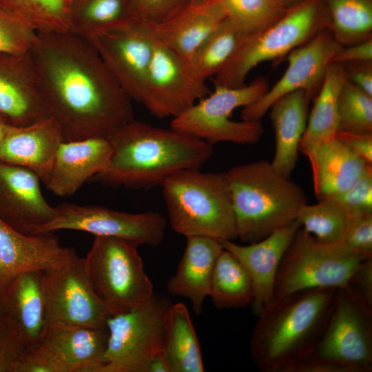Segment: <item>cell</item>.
<instances>
[{
	"instance_id": "cell-49",
	"label": "cell",
	"mask_w": 372,
	"mask_h": 372,
	"mask_svg": "<svg viewBox=\"0 0 372 372\" xmlns=\"http://www.w3.org/2000/svg\"><path fill=\"white\" fill-rule=\"evenodd\" d=\"M147 372H169L167 365L161 353L151 360Z\"/></svg>"
},
{
	"instance_id": "cell-11",
	"label": "cell",
	"mask_w": 372,
	"mask_h": 372,
	"mask_svg": "<svg viewBox=\"0 0 372 372\" xmlns=\"http://www.w3.org/2000/svg\"><path fill=\"white\" fill-rule=\"evenodd\" d=\"M308 357L346 372L372 371V307L349 285L336 289L323 330Z\"/></svg>"
},
{
	"instance_id": "cell-26",
	"label": "cell",
	"mask_w": 372,
	"mask_h": 372,
	"mask_svg": "<svg viewBox=\"0 0 372 372\" xmlns=\"http://www.w3.org/2000/svg\"><path fill=\"white\" fill-rule=\"evenodd\" d=\"M318 200L332 198L349 189L370 164L335 137L306 150Z\"/></svg>"
},
{
	"instance_id": "cell-14",
	"label": "cell",
	"mask_w": 372,
	"mask_h": 372,
	"mask_svg": "<svg viewBox=\"0 0 372 372\" xmlns=\"http://www.w3.org/2000/svg\"><path fill=\"white\" fill-rule=\"evenodd\" d=\"M56 216L34 234L69 229L128 240L137 246H157L165 236L167 220L154 211L127 213L101 206L62 203Z\"/></svg>"
},
{
	"instance_id": "cell-8",
	"label": "cell",
	"mask_w": 372,
	"mask_h": 372,
	"mask_svg": "<svg viewBox=\"0 0 372 372\" xmlns=\"http://www.w3.org/2000/svg\"><path fill=\"white\" fill-rule=\"evenodd\" d=\"M269 88L268 80L263 76L240 87L215 86L213 92L173 118L170 127L211 145L255 144L264 133L261 121H236L230 116L236 109L258 101Z\"/></svg>"
},
{
	"instance_id": "cell-31",
	"label": "cell",
	"mask_w": 372,
	"mask_h": 372,
	"mask_svg": "<svg viewBox=\"0 0 372 372\" xmlns=\"http://www.w3.org/2000/svg\"><path fill=\"white\" fill-rule=\"evenodd\" d=\"M209 297L218 309H237L251 305V280L245 268L223 248L212 273Z\"/></svg>"
},
{
	"instance_id": "cell-9",
	"label": "cell",
	"mask_w": 372,
	"mask_h": 372,
	"mask_svg": "<svg viewBox=\"0 0 372 372\" xmlns=\"http://www.w3.org/2000/svg\"><path fill=\"white\" fill-rule=\"evenodd\" d=\"M366 258L349 251L342 242H320L300 227L279 265L273 300L302 290L343 287Z\"/></svg>"
},
{
	"instance_id": "cell-47",
	"label": "cell",
	"mask_w": 372,
	"mask_h": 372,
	"mask_svg": "<svg viewBox=\"0 0 372 372\" xmlns=\"http://www.w3.org/2000/svg\"><path fill=\"white\" fill-rule=\"evenodd\" d=\"M336 137L344 142L368 164L372 165V133L355 134L338 131Z\"/></svg>"
},
{
	"instance_id": "cell-30",
	"label": "cell",
	"mask_w": 372,
	"mask_h": 372,
	"mask_svg": "<svg viewBox=\"0 0 372 372\" xmlns=\"http://www.w3.org/2000/svg\"><path fill=\"white\" fill-rule=\"evenodd\" d=\"M169 372H203L199 342L187 307L172 304L160 351Z\"/></svg>"
},
{
	"instance_id": "cell-36",
	"label": "cell",
	"mask_w": 372,
	"mask_h": 372,
	"mask_svg": "<svg viewBox=\"0 0 372 372\" xmlns=\"http://www.w3.org/2000/svg\"><path fill=\"white\" fill-rule=\"evenodd\" d=\"M245 35L269 27L288 10L281 0H214Z\"/></svg>"
},
{
	"instance_id": "cell-53",
	"label": "cell",
	"mask_w": 372,
	"mask_h": 372,
	"mask_svg": "<svg viewBox=\"0 0 372 372\" xmlns=\"http://www.w3.org/2000/svg\"><path fill=\"white\" fill-rule=\"evenodd\" d=\"M0 316H1V304H0Z\"/></svg>"
},
{
	"instance_id": "cell-17",
	"label": "cell",
	"mask_w": 372,
	"mask_h": 372,
	"mask_svg": "<svg viewBox=\"0 0 372 372\" xmlns=\"http://www.w3.org/2000/svg\"><path fill=\"white\" fill-rule=\"evenodd\" d=\"M108 336L107 327L50 328L28 353L36 372H100Z\"/></svg>"
},
{
	"instance_id": "cell-45",
	"label": "cell",
	"mask_w": 372,
	"mask_h": 372,
	"mask_svg": "<svg viewBox=\"0 0 372 372\" xmlns=\"http://www.w3.org/2000/svg\"><path fill=\"white\" fill-rule=\"evenodd\" d=\"M347 80L372 96V61H360L344 64Z\"/></svg>"
},
{
	"instance_id": "cell-44",
	"label": "cell",
	"mask_w": 372,
	"mask_h": 372,
	"mask_svg": "<svg viewBox=\"0 0 372 372\" xmlns=\"http://www.w3.org/2000/svg\"><path fill=\"white\" fill-rule=\"evenodd\" d=\"M348 285L372 307V257L364 259L358 265Z\"/></svg>"
},
{
	"instance_id": "cell-24",
	"label": "cell",
	"mask_w": 372,
	"mask_h": 372,
	"mask_svg": "<svg viewBox=\"0 0 372 372\" xmlns=\"http://www.w3.org/2000/svg\"><path fill=\"white\" fill-rule=\"evenodd\" d=\"M227 18L214 0L185 3L163 21L152 23L156 37L187 60Z\"/></svg>"
},
{
	"instance_id": "cell-39",
	"label": "cell",
	"mask_w": 372,
	"mask_h": 372,
	"mask_svg": "<svg viewBox=\"0 0 372 372\" xmlns=\"http://www.w3.org/2000/svg\"><path fill=\"white\" fill-rule=\"evenodd\" d=\"M37 33L25 18L0 1V53H28Z\"/></svg>"
},
{
	"instance_id": "cell-6",
	"label": "cell",
	"mask_w": 372,
	"mask_h": 372,
	"mask_svg": "<svg viewBox=\"0 0 372 372\" xmlns=\"http://www.w3.org/2000/svg\"><path fill=\"white\" fill-rule=\"evenodd\" d=\"M329 15L323 0H303L290 7L269 27L245 35L234 54L214 76V86L245 85L249 72L268 61H280L328 28Z\"/></svg>"
},
{
	"instance_id": "cell-12",
	"label": "cell",
	"mask_w": 372,
	"mask_h": 372,
	"mask_svg": "<svg viewBox=\"0 0 372 372\" xmlns=\"http://www.w3.org/2000/svg\"><path fill=\"white\" fill-rule=\"evenodd\" d=\"M205 81L189 60L156 37L139 103L157 118H173L210 93Z\"/></svg>"
},
{
	"instance_id": "cell-29",
	"label": "cell",
	"mask_w": 372,
	"mask_h": 372,
	"mask_svg": "<svg viewBox=\"0 0 372 372\" xmlns=\"http://www.w3.org/2000/svg\"><path fill=\"white\" fill-rule=\"evenodd\" d=\"M345 78L344 64H329L320 91L313 99L300 142V152L336 137L339 131L338 97Z\"/></svg>"
},
{
	"instance_id": "cell-46",
	"label": "cell",
	"mask_w": 372,
	"mask_h": 372,
	"mask_svg": "<svg viewBox=\"0 0 372 372\" xmlns=\"http://www.w3.org/2000/svg\"><path fill=\"white\" fill-rule=\"evenodd\" d=\"M360 61H372V38L363 42L342 46L331 59V63L346 64Z\"/></svg>"
},
{
	"instance_id": "cell-41",
	"label": "cell",
	"mask_w": 372,
	"mask_h": 372,
	"mask_svg": "<svg viewBox=\"0 0 372 372\" xmlns=\"http://www.w3.org/2000/svg\"><path fill=\"white\" fill-rule=\"evenodd\" d=\"M28 352L9 319L0 316V372H17Z\"/></svg>"
},
{
	"instance_id": "cell-18",
	"label": "cell",
	"mask_w": 372,
	"mask_h": 372,
	"mask_svg": "<svg viewBox=\"0 0 372 372\" xmlns=\"http://www.w3.org/2000/svg\"><path fill=\"white\" fill-rule=\"evenodd\" d=\"M31 170L0 161V218L17 231L34 234L57 215L45 200Z\"/></svg>"
},
{
	"instance_id": "cell-50",
	"label": "cell",
	"mask_w": 372,
	"mask_h": 372,
	"mask_svg": "<svg viewBox=\"0 0 372 372\" xmlns=\"http://www.w3.org/2000/svg\"><path fill=\"white\" fill-rule=\"evenodd\" d=\"M9 124L0 116V141L4 136Z\"/></svg>"
},
{
	"instance_id": "cell-52",
	"label": "cell",
	"mask_w": 372,
	"mask_h": 372,
	"mask_svg": "<svg viewBox=\"0 0 372 372\" xmlns=\"http://www.w3.org/2000/svg\"><path fill=\"white\" fill-rule=\"evenodd\" d=\"M194 1V0H182V1L185 3H188V2H190V1Z\"/></svg>"
},
{
	"instance_id": "cell-37",
	"label": "cell",
	"mask_w": 372,
	"mask_h": 372,
	"mask_svg": "<svg viewBox=\"0 0 372 372\" xmlns=\"http://www.w3.org/2000/svg\"><path fill=\"white\" fill-rule=\"evenodd\" d=\"M25 18L37 32L70 30V0H0Z\"/></svg>"
},
{
	"instance_id": "cell-34",
	"label": "cell",
	"mask_w": 372,
	"mask_h": 372,
	"mask_svg": "<svg viewBox=\"0 0 372 372\" xmlns=\"http://www.w3.org/2000/svg\"><path fill=\"white\" fill-rule=\"evenodd\" d=\"M245 35L232 21L226 18L200 44L189 60L202 79L217 74L228 63Z\"/></svg>"
},
{
	"instance_id": "cell-43",
	"label": "cell",
	"mask_w": 372,
	"mask_h": 372,
	"mask_svg": "<svg viewBox=\"0 0 372 372\" xmlns=\"http://www.w3.org/2000/svg\"><path fill=\"white\" fill-rule=\"evenodd\" d=\"M135 17L150 23H159L174 13L184 3L182 0H130Z\"/></svg>"
},
{
	"instance_id": "cell-20",
	"label": "cell",
	"mask_w": 372,
	"mask_h": 372,
	"mask_svg": "<svg viewBox=\"0 0 372 372\" xmlns=\"http://www.w3.org/2000/svg\"><path fill=\"white\" fill-rule=\"evenodd\" d=\"M0 116L13 126L50 117L28 53H0Z\"/></svg>"
},
{
	"instance_id": "cell-32",
	"label": "cell",
	"mask_w": 372,
	"mask_h": 372,
	"mask_svg": "<svg viewBox=\"0 0 372 372\" xmlns=\"http://www.w3.org/2000/svg\"><path fill=\"white\" fill-rule=\"evenodd\" d=\"M329 15L328 29L347 46L372 38V0H323Z\"/></svg>"
},
{
	"instance_id": "cell-19",
	"label": "cell",
	"mask_w": 372,
	"mask_h": 372,
	"mask_svg": "<svg viewBox=\"0 0 372 372\" xmlns=\"http://www.w3.org/2000/svg\"><path fill=\"white\" fill-rule=\"evenodd\" d=\"M74 252L62 246L53 233L25 234L0 218V300L19 275L60 267Z\"/></svg>"
},
{
	"instance_id": "cell-7",
	"label": "cell",
	"mask_w": 372,
	"mask_h": 372,
	"mask_svg": "<svg viewBox=\"0 0 372 372\" xmlns=\"http://www.w3.org/2000/svg\"><path fill=\"white\" fill-rule=\"evenodd\" d=\"M138 246L110 236H94L83 258L90 285L110 316L128 312L154 293Z\"/></svg>"
},
{
	"instance_id": "cell-51",
	"label": "cell",
	"mask_w": 372,
	"mask_h": 372,
	"mask_svg": "<svg viewBox=\"0 0 372 372\" xmlns=\"http://www.w3.org/2000/svg\"><path fill=\"white\" fill-rule=\"evenodd\" d=\"M284 5L289 8L290 7L296 5V3L303 1V0H281Z\"/></svg>"
},
{
	"instance_id": "cell-33",
	"label": "cell",
	"mask_w": 372,
	"mask_h": 372,
	"mask_svg": "<svg viewBox=\"0 0 372 372\" xmlns=\"http://www.w3.org/2000/svg\"><path fill=\"white\" fill-rule=\"evenodd\" d=\"M134 17L130 0H70V32L86 37Z\"/></svg>"
},
{
	"instance_id": "cell-5",
	"label": "cell",
	"mask_w": 372,
	"mask_h": 372,
	"mask_svg": "<svg viewBox=\"0 0 372 372\" xmlns=\"http://www.w3.org/2000/svg\"><path fill=\"white\" fill-rule=\"evenodd\" d=\"M172 229L186 238L208 237L220 242L238 238L225 173L184 169L162 185Z\"/></svg>"
},
{
	"instance_id": "cell-38",
	"label": "cell",
	"mask_w": 372,
	"mask_h": 372,
	"mask_svg": "<svg viewBox=\"0 0 372 372\" xmlns=\"http://www.w3.org/2000/svg\"><path fill=\"white\" fill-rule=\"evenodd\" d=\"M339 131L372 133V96L346 78L338 97Z\"/></svg>"
},
{
	"instance_id": "cell-48",
	"label": "cell",
	"mask_w": 372,
	"mask_h": 372,
	"mask_svg": "<svg viewBox=\"0 0 372 372\" xmlns=\"http://www.w3.org/2000/svg\"><path fill=\"white\" fill-rule=\"evenodd\" d=\"M284 372H346V371L333 363L308 357L291 364Z\"/></svg>"
},
{
	"instance_id": "cell-3",
	"label": "cell",
	"mask_w": 372,
	"mask_h": 372,
	"mask_svg": "<svg viewBox=\"0 0 372 372\" xmlns=\"http://www.w3.org/2000/svg\"><path fill=\"white\" fill-rule=\"evenodd\" d=\"M337 289L299 291L273 300L258 316L250 342L261 372H284L308 357L326 323Z\"/></svg>"
},
{
	"instance_id": "cell-23",
	"label": "cell",
	"mask_w": 372,
	"mask_h": 372,
	"mask_svg": "<svg viewBox=\"0 0 372 372\" xmlns=\"http://www.w3.org/2000/svg\"><path fill=\"white\" fill-rule=\"evenodd\" d=\"M62 142L50 117L25 126L8 125L0 141V161L31 170L45 185Z\"/></svg>"
},
{
	"instance_id": "cell-15",
	"label": "cell",
	"mask_w": 372,
	"mask_h": 372,
	"mask_svg": "<svg viewBox=\"0 0 372 372\" xmlns=\"http://www.w3.org/2000/svg\"><path fill=\"white\" fill-rule=\"evenodd\" d=\"M49 329L107 327L110 316L87 276L83 258L76 252L60 267L41 271Z\"/></svg>"
},
{
	"instance_id": "cell-13",
	"label": "cell",
	"mask_w": 372,
	"mask_h": 372,
	"mask_svg": "<svg viewBox=\"0 0 372 372\" xmlns=\"http://www.w3.org/2000/svg\"><path fill=\"white\" fill-rule=\"evenodd\" d=\"M84 38L132 101L139 103L156 41L152 23L133 17Z\"/></svg>"
},
{
	"instance_id": "cell-27",
	"label": "cell",
	"mask_w": 372,
	"mask_h": 372,
	"mask_svg": "<svg viewBox=\"0 0 372 372\" xmlns=\"http://www.w3.org/2000/svg\"><path fill=\"white\" fill-rule=\"evenodd\" d=\"M223 249L222 242L211 238H187L176 271L167 283L168 293L188 299L196 315L202 312L209 295L215 263Z\"/></svg>"
},
{
	"instance_id": "cell-35",
	"label": "cell",
	"mask_w": 372,
	"mask_h": 372,
	"mask_svg": "<svg viewBox=\"0 0 372 372\" xmlns=\"http://www.w3.org/2000/svg\"><path fill=\"white\" fill-rule=\"evenodd\" d=\"M351 215L337 200L329 198L314 205L305 204L297 219L301 227L318 242L334 244L343 240Z\"/></svg>"
},
{
	"instance_id": "cell-21",
	"label": "cell",
	"mask_w": 372,
	"mask_h": 372,
	"mask_svg": "<svg viewBox=\"0 0 372 372\" xmlns=\"http://www.w3.org/2000/svg\"><path fill=\"white\" fill-rule=\"evenodd\" d=\"M301 227L298 219L276 230L263 239L240 245L233 240L222 242L223 247L243 265L251 280L255 316L273 300L276 276L281 259Z\"/></svg>"
},
{
	"instance_id": "cell-28",
	"label": "cell",
	"mask_w": 372,
	"mask_h": 372,
	"mask_svg": "<svg viewBox=\"0 0 372 372\" xmlns=\"http://www.w3.org/2000/svg\"><path fill=\"white\" fill-rule=\"evenodd\" d=\"M311 100L306 92L297 90L275 101L268 110L275 134V152L271 163L287 177H290L298 161Z\"/></svg>"
},
{
	"instance_id": "cell-1",
	"label": "cell",
	"mask_w": 372,
	"mask_h": 372,
	"mask_svg": "<svg viewBox=\"0 0 372 372\" xmlns=\"http://www.w3.org/2000/svg\"><path fill=\"white\" fill-rule=\"evenodd\" d=\"M28 54L63 142L107 138L134 119L132 99L87 39L37 32Z\"/></svg>"
},
{
	"instance_id": "cell-40",
	"label": "cell",
	"mask_w": 372,
	"mask_h": 372,
	"mask_svg": "<svg viewBox=\"0 0 372 372\" xmlns=\"http://www.w3.org/2000/svg\"><path fill=\"white\" fill-rule=\"evenodd\" d=\"M342 242L355 254L372 257V211L351 215Z\"/></svg>"
},
{
	"instance_id": "cell-22",
	"label": "cell",
	"mask_w": 372,
	"mask_h": 372,
	"mask_svg": "<svg viewBox=\"0 0 372 372\" xmlns=\"http://www.w3.org/2000/svg\"><path fill=\"white\" fill-rule=\"evenodd\" d=\"M0 304L1 315L9 319L27 351L36 349L49 330L41 271L16 277L1 296Z\"/></svg>"
},
{
	"instance_id": "cell-4",
	"label": "cell",
	"mask_w": 372,
	"mask_h": 372,
	"mask_svg": "<svg viewBox=\"0 0 372 372\" xmlns=\"http://www.w3.org/2000/svg\"><path fill=\"white\" fill-rule=\"evenodd\" d=\"M225 176L229 187L238 238L259 241L297 219L307 203L304 190L278 173L271 162L258 161L232 167Z\"/></svg>"
},
{
	"instance_id": "cell-42",
	"label": "cell",
	"mask_w": 372,
	"mask_h": 372,
	"mask_svg": "<svg viewBox=\"0 0 372 372\" xmlns=\"http://www.w3.org/2000/svg\"><path fill=\"white\" fill-rule=\"evenodd\" d=\"M332 198L350 214L372 211V165L349 189Z\"/></svg>"
},
{
	"instance_id": "cell-10",
	"label": "cell",
	"mask_w": 372,
	"mask_h": 372,
	"mask_svg": "<svg viewBox=\"0 0 372 372\" xmlns=\"http://www.w3.org/2000/svg\"><path fill=\"white\" fill-rule=\"evenodd\" d=\"M172 304L168 296L154 293L141 306L110 316L100 372H147L149 362L161 351Z\"/></svg>"
},
{
	"instance_id": "cell-16",
	"label": "cell",
	"mask_w": 372,
	"mask_h": 372,
	"mask_svg": "<svg viewBox=\"0 0 372 372\" xmlns=\"http://www.w3.org/2000/svg\"><path fill=\"white\" fill-rule=\"evenodd\" d=\"M342 46L326 28L285 57L287 68L282 77L254 103L242 107L244 121H261L272 103L282 96L304 90L311 99L318 94L333 56Z\"/></svg>"
},
{
	"instance_id": "cell-25",
	"label": "cell",
	"mask_w": 372,
	"mask_h": 372,
	"mask_svg": "<svg viewBox=\"0 0 372 372\" xmlns=\"http://www.w3.org/2000/svg\"><path fill=\"white\" fill-rule=\"evenodd\" d=\"M112 149L106 138L62 142L46 188L61 197L74 194L107 166Z\"/></svg>"
},
{
	"instance_id": "cell-2",
	"label": "cell",
	"mask_w": 372,
	"mask_h": 372,
	"mask_svg": "<svg viewBox=\"0 0 372 372\" xmlns=\"http://www.w3.org/2000/svg\"><path fill=\"white\" fill-rule=\"evenodd\" d=\"M112 152L106 167L90 180L109 187L148 190L180 171L200 169L212 145L176 131L136 121L106 138Z\"/></svg>"
}]
</instances>
